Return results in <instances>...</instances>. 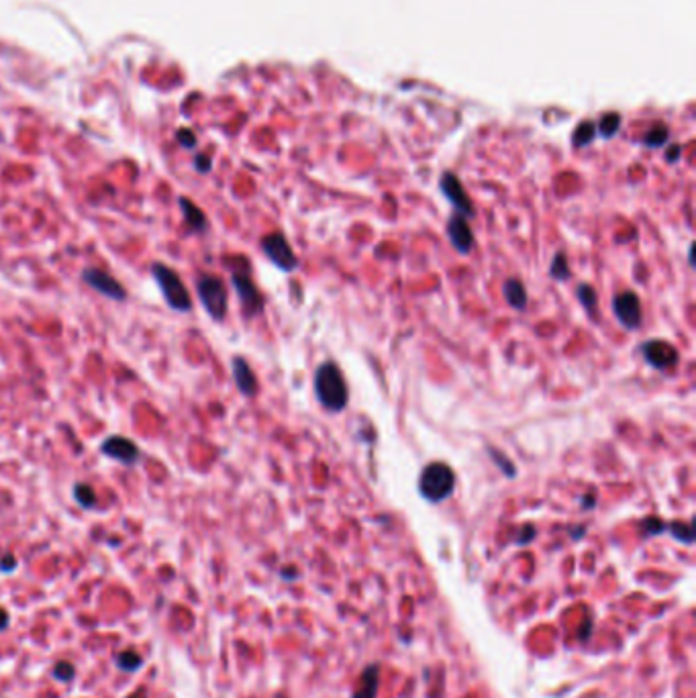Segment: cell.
<instances>
[{
	"instance_id": "obj_1",
	"label": "cell",
	"mask_w": 696,
	"mask_h": 698,
	"mask_svg": "<svg viewBox=\"0 0 696 698\" xmlns=\"http://www.w3.org/2000/svg\"><path fill=\"white\" fill-rule=\"evenodd\" d=\"M314 394L331 413H341L349 402V388L337 364L325 361L314 371Z\"/></svg>"
},
{
	"instance_id": "obj_2",
	"label": "cell",
	"mask_w": 696,
	"mask_h": 698,
	"mask_svg": "<svg viewBox=\"0 0 696 698\" xmlns=\"http://www.w3.org/2000/svg\"><path fill=\"white\" fill-rule=\"evenodd\" d=\"M151 276L158 284L160 292H162L165 304L172 311L178 312H190L193 311V297L186 288V284L182 282L180 274L174 267L165 266L162 262L151 264Z\"/></svg>"
},
{
	"instance_id": "obj_3",
	"label": "cell",
	"mask_w": 696,
	"mask_h": 698,
	"mask_svg": "<svg viewBox=\"0 0 696 698\" xmlns=\"http://www.w3.org/2000/svg\"><path fill=\"white\" fill-rule=\"evenodd\" d=\"M237 260H233V266H231V284L237 292L239 302H241V311H243V317L245 319H253V317H260L264 312V307H266V300H264V294L260 292V288L255 286V282L252 280V272H250V264L239 257V264H235Z\"/></svg>"
},
{
	"instance_id": "obj_4",
	"label": "cell",
	"mask_w": 696,
	"mask_h": 698,
	"mask_svg": "<svg viewBox=\"0 0 696 698\" xmlns=\"http://www.w3.org/2000/svg\"><path fill=\"white\" fill-rule=\"evenodd\" d=\"M456 488V474L445 461H431L419 478V491L429 503H444Z\"/></svg>"
},
{
	"instance_id": "obj_5",
	"label": "cell",
	"mask_w": 696,
	"mask_h": 698,
	"mask_svg": "<svg viewBox=\"0 0 696 698\" xmlns=\"http://www.w3.org/2000/svg\"><path fill=\"white\" fill-rule=\"evenodd\" d=\"M196 292L208 317L217 323H222L229 311V294L221 278L215 274H200L196 278Z\"/></svg>"
},
{
	"instance_id": "obj_6",
	"label": "cell",
	"mask_w": 696,
	"mask_h": 698,
	"mask_svg": "<svg viewBox=\"0 0 696 698\" xmlns=\"http://www.w3.org/2000/svg\"><path fill=\"white\" fill-rule=\"evenodd\" d=\"M262 252L267 260L276 267H280L282 272H292L298 266L297 253L292 252L288 239L282 235L280 231L276 233H267L266 237L262 239Z\"/></svg>"
},
{
	"instance_id": "obj_7",
	"label": "cell",
	"mask_w": 696,
	"mask_h": 698,
	"mask_svg": "<svg viewBox=\"0 0 696 698\" xmlns=\"http://www.w3.org/2000/svg\"><path fill=\"white\" fill-rule=\"evenodd\" d=\"M98 449H101L103 456L119 461V463L127 466V468H131V466H135L137 461L141 460V449H139V446L135 441H131L129 437H123V435H111V437H106Z\"/></svg>"
},
{
	"instance_id": "obj_8",
	"label": "cell",
	"mask_w": 696,
	"mask_h": 698,
	"mask_svg": "<svg viewBox=\"0 0 696 698\" xmlns=\"http://www.w3.org/2000/svg\"><path fill=\"white\" fill-rule=\"evenodd\" d=\"M82 280H84V284H88L92 290H96L98 294L111 298V300L123 302L127 298V290L123 288V284L115 276H111L108 272L101 270V267H88V270H84L82 272Z\"/></svg>"
},
{
	"instance_id": "obj_9",
	"label": "cell",
	"mask_w": 696,
	"mask_h": 698,
	"mask_svg": "<svg viewBox=\"0 0 696 698\" xmlns=\"http://www.w3.org/2000/svg\"><path fill=\"white\" fill-rule=\"evenodd\" d=\"M613 312H615L617 321L625 329H637L641 325V319H643L641 300L631 290H625V292L613 298Z\"/></svg>"
},
{
	"instance_id": "obj_10",
	"label": "cell",
	"mask_w": 696,
	"mask_h": 698,
	"mask_svg": "<svg viewBox=\"0 0 696 698\" xmlns=\"http://www.w3.org/2000/svg\"><path fill=\"white\" fill-rule=\"evenodd\" d=\"M641 354L645 357V361L653 366L655 370H670L678 364L680 354L672 343L662 342V339H652L641 345Z\"/></svg>"
},
{
	"instance_id": "obj_11",
	"label": "cell",
	"mask_w": 696,
	"mask_h": 698,
	"mask_svg": "<svg viewBox=\"0 0 696 698\" xmlns=\"http://www.w3.org/2000/svg\"><path fill=\"white\" fill-rule=\"evenodd\" d=\"M441 193H444L445 198L454 205V208H456L458 215L466 217V219H472V217H474L476 215L474 205H472L470 196L466 194V190H464V186H461V182H459L456 174L445 172L444 178H441Z\"/></svg>"
},
{
	"instance_id": "obj_12",
	"label": "cell",
	"mask_w": 696,
	"mask_h": 698,
	"mask_svg": "<svg viewBox=\"0 0 696 698\" xmlns=\"http://www.w3.org/2000/svg\"><path fill=\"white\" fill-rule=\"evenodd\" d=\"M447 235H449L451 245L456 247V252L461 253V255H466V253H470L474 250V231H472V227L468 223V219L458 215V212L447 223Z\"/></svg>"
},
{
	"instance_id": "obj_13",
	"label": "cell",
	"mask_w": 696,
	"mask_h": 698,
	"mask_svg": "<svg viewBox=\"0 0 696 698\" xmlns=\"http://www.w3.org/2000/svg\"><path fill=\"white\" fill-rule=\"evenodd\" d=\"M231 370H233V380H235V384H237L239 392H241L243 396H247V399L255 396L257 390H260V386H257V378H255V374H253L252 366L247 364V359L241 356H235L233 359H231Z\"/></svg>"
},
{
	"instance_id": "obj_14",
	"label": "cell",
	"mask_w": 696,
	"mask_h": 698,
	"mask_svg": "<svg viewBox=\"0 0 696 698\" xmlns=\"http://www.w3.org/2000/svg\"><path fill=\"white\" fill-rule=\"evenodd\" d=\"M178 202L186 227H188L193 233H198V235H200V233H207L208 219L207 215H205V210L198 207V205H194L193 200L186 198V196H180Z\"/></svg>"
},
{
	"instance_id": "obj_15",
	"label": "cell",
	"mask_w": 696,
	"mask_h": 698,
	"mask_svg": "<svg viewBox=\"0 0 696 698\" xmlns=\"http://www.w3.org/2000/svg\"><path fill=\"white\" fill-rule=\"evenodd\" d=\"M503 294H504V300H506L513 309L523 311V309L527 307V290H525L523 282L517 280V278H508V280L504 282Z\"/></svg>"
},
{
	"instance_id": "obj_16",
	"label": "cell",
	"mask_w": 696,
	"mask_h": 698,
	"mask_svg": "<svg viewBox=\"0 0 696 698\" xmlns=\"http://www.w3.org/2000/svg\"><path fill=\"white\" fill-rule=\"evenodd\" d=\"M72 496H74L76 503L82 506V508H86V510L94 508V506H96V503H98L96 491H94L90 484H86V482H78V484H74Z\"/></svg>"
},
{
	"instance_id": "obj_17",
	"label": "cell",
	"mask_w": 696,
	"mask_h": 698,
	"mask_svg": "<svg viewBox=\"0 0 696 698\" xmlns=\"http://www.w3.org/2000/svg\"><path fill=\"white\" fill-rule=\"evenodd\" d=\"M549 274L553 280H568L570 278V264H568V255L563 252L556 253L553 255V262H551V267H549Z\"/></svg>"
},
{
	"instance_id": "obj_18",
	"label": "cell",
	"mask_w": 696,
	"mask_h": 698,
	"mask_svg": "<svg viewBox=\"0 0 696 698\" xmlns=\"http://www.w3.org/2000/svg\"><path fill=\"white\" fill-rule=\"evenodd\" d=\"M576 294H578V300H580V304H582L588 312H594L598 300H596V290H594L593 286H588V284H580Z\"/></svg>"
},
{
	"instance_id": "obj_19",
	"label": "cell",
	"mask_w": 696,
	"mask_h": 698,
	"mask_svg": "<svg viewBox=\"0 0 696 698\" xmlns=\"http://www.w3.org/2000/svg\"><path fill=\"white\" fill-rule=\"evenodd\" d=\"M594 133H596V127H594L593 123H584V125H580L576 135H574L576 145H588V143L594 139Z\"/></svg>"
},
{
	"instance_id": "obj_20",
	"label": "cell",
	"mask_w": 696,
	"mask_h": 698,
	"mask_svg": "<svg viewBox=\"0 0 696 698\" xmlns=\"http://www.w3.org/2000/svg\"><path fill=\"white\" fill-rule=\"evenodd\" d=\"M490 456L494 458V461H496V466H498V468H501V470H503L504 474L508 476V478H513V476L517 474V470H515V466H513V461L506 460V458H504L503 453H498L496 449H490Z\"/></svg>"
},
{
	"instance_id": "obj_21",
	"label": "cell",
	"mask_w": 696,
	"mask_h": 698,
	"mask_svg": "<svg viewBox=\"0 0 696 698\" xmlns=\"http://www.w3.org/2000/svg\"><path fill=\"white\" fill-rule=\"evenodd\" d=\"M667 139V131H666V127H655L653 131H650L648 133V137H645V143L648 145H652V148H660V145H664V141Z\"/></svg>"
},
{
	"instance_id": "obj_22",
	"label": "cell",
	"mask_w": 696,
	"mask_h": 698,
	"mask_svg": "<svg viewBox=\"0 0 696 698\" xmlns=\"http://www.w3.org/2000/svg\"><path fill=\"white\" fill-rule=\"evenodd\" d=\"M672 533L676 535L678 539H682L684 543H692V529L690 525H684V523H672Z\"/></svg>"
},
{
	"instance_id": "obj_23",
	"label": "cell",
	"mask_w": 696,
	"mask_h": 698,
	"mask_svg": "<svg viewBox=\"0 0 696 698\" xmlns=\"http://www.w3.org/2000/svg\"><path fill=\"white\" fill-rule=\"evenodd\" d=\"M119 664L123 669H135L141 666V657L133 652H127V654L119 655Z\"/></svg>"
},
{
	"instance_id": "obj_24",
	"label": "cell",
	"mask_w": 696,
	"mask_h": 698,
	"mask_svg": "<svg viewBox=\"0 0 696 698\" xmlns=\"http://www.w3.org/2000/svg\"><path fill=\"white\" fill-rule=\"evenodd\" d=\"M617 127H619V117L617 115H608L600 123V133L605 135V137H610V135L617 131Z\"/></svg>"
},
{
	"instance_id": "obj_25",
	"label": "cell",
	"mask_w": 696,
	"mask_h": 698,
	"mask_svg": "<svg viewBox=\"0 0 696 698\" xmlns=\"http://www.w3.org/2000/svg\"><path fill=\"white\" fill-rule=\"evenodd\" d=\"M210 165H213V162H210V158H207V155H196L194 158V168L200 174H208L210 172Z\"/></svg>"
},
{
	"instance_id": "obj_26",
	"label": "cell",
	"mask_w": 696,
	"mask_h": 698,
	"mask_svg": "<svg viewBox=\"0 0 696 698\" xmlns=\"http://www.w3.org/2000/svg\"><path fill=\"white\" fill-rule=\"evenodd\" d=\"M178 141L184 145V148L188 149H193L194 145H196V137H194L193 131H188V129H182V131H180Z\"/></svg>"
},
{
	"instance_id": "obj_27",
	"label": "cell",
	"mask_w": 696,
	"mask_h": 698,
	"mask_svg": "<svg viewBox=\"0 0 696 698\" xmlns=\"http://www.w3.org/2000/svg\"><path fill=\"white\" fill-rule=\"evenodd\" d=\"M72 674H74V669H72L70 664H58V668H56V676H58V678L68 680V678H72Z\"/></svg>"
},
{
	"instance_id": "obj_28",
	"label": "cell",
	"mask_w": 696,
	"mask_h": 698,
	"mask_svg": "<svg viewBox=\"0 0 696 698\" xmlns=\"http://www.w3.org/2000/svg\"><path fill=\"white\" fill-rule=\"evenodd\" d=\"M643 527H650V533H660V531L666 529V525L657 519H648L645 523H643Z\"/></svg>"
},
{
	"instance_id": "obj_29",
	"label": "cell",
	"mask_w": 696,
	"mask_h": 698,
	"mask_svg": "<svg viewBox=\"0 0 696 698\" xmlns=\"http://www.w3.org/2000/svg\"><path fill=\"white\" fill-rule=\"evenodd\" d=\"M15 565H16V562H15V558H13V555H4V558L0 560V568H2V570H6V572L15 570Z\"/></svg>"
},
{
	"instance_id": "obj_30",
	"label": "cell",
	"mask_w": 696,
	"mask_h": 698,
	"mask_svg": "<svg viewBox=\"0 0 696 698\" xmlns=\"http://www.w3.org/2000/svg\"><path fill=\"white\" fill-rule=\"evenodd\" d=\"M680 151L682 149L678 148V145H674V148L670 149V153H667V160H670V162H676V160L680 158Z\"/></svg>"
},
{
	"instance_id": "obj_31",
	"label": "cell",
	"mask_w": 696,
	"mask_h": 698,
	"mask_svg": "<svg viewBox=\"0 0 696 698\" xmlns=\"http://www.w3.org/2000/svg\"><path fill=\"white\" fill-rule=\"evenodd\" d=\"M588 496H590V498H586V501H584V508H593L594 503H596V498H594L593 494H588Z\"/></svg>"
},
{
	"instance_id": "obj_32",
	"label": "cell",
	"mask_w": 696,
	"mask_h": 698,
	"mask_svg": "<svg viewBox=\"0 0 696 698\" xmlns=\"http://www.w3.org/2000/svg\"><path fill=\"white\" fill-rule=\"evenodd\" d=\"M695 245H690V250H688V262H690V266H695Z\"/></svg>"
},
{
	"instance_id": "obj_33",
	"label": "cell",
	"mask_w": 696,
	"mask_h": 698,
	"mask_svg": "<svg viewBox=\"0 0 696 698\" xmlns=\"http://www.w3.org/2000/svg\"><path fill=\"white\" fill-rule=\"evenodd\" d=\"M2 627H6V612L4 610H0V629Z\"/></svg>"
}]
</instances>
